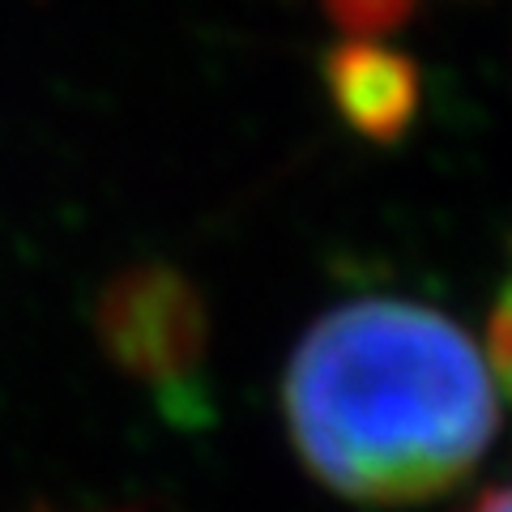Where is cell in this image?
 Returning a JSON list of instances; mask_svg holds the SVG:
<instances>
[{"mask_svg": "<svg viewBox=\"0 0 512 512\" xmlns=\"http://www.w3.org/2000/svg\"><path fill=\"white\" fill-rule=\"evenodd\" d=\"M282 410L316 483L376 508L453 491L500 427L483 350L457 320L406 299L320 316L286 363Z\"/></svg>", "mask_w": 512, "mask_h": 512, "instance_id": "1", "label": "cell"}, {"mask_svg": "<svg viewBox=\"0 0 512 512\" xmlns=\"http://www.w3.org/2000/svg\"><path fill=\"white\" fill-rule=\"evenodd\" d=\"M99 346L124 376L163 397L192 389L210 350V312L201 291L171 265H133L99 295Z\"/></svg>", "mask_w": 512, "mask_h": 512, "instance_id": "2", "label": "cell"}, {"mask_svg": "<svg viewBox=\"0 0 512 512\" xmlns=\"http://www.w3.org/2000/svg\"><path fill=\"white\" fill-rule=\"evenodd\" d=\"M325 86L350 133L380 146L410 133L423 99L414 60L380 39H342L329 47Z\"/></svg>", "mask_w": 512, "mask_h": 512, "instance_id": "3", "label": "cell"}, {"mask_svg": "<svg viewBox=\"0 0 512 512\" xmlns=\"http://www.w3.org/2000/svg\"><path fill=\"white\" fill-rule=\"evenodd\" d=\"M419 0H325L329 18L338 22L350 39H376L384 30L402 26Z\"/></svg>", "mask_w": 512, "mask_h": 512, "instance_id": "4", "label": "cell"}, {"mask_svg": "<svg viewBox=\"0 0 512 512\" xmlns=\"http://www.w3.org/2000/svg\"><path fill=\"white\" fill-rule=\"evenodd\" d=\"M487 372L500 389L512 397V274L504 278L500 295L491 303V316H487Z\"/></svg>", "mask_w": 512, "mask_h": 512, "instance_id": "5", "label": "cell"}, {"mask_svg": "<svg viewBox=\"0 0 512 512\" xmlns=\"http://www.w3.org/2000/svg\"><path fill=\"white\" fill-rule=\"evenodd\" d=\"M470 512H512V487H495V491H487Z\"/></svg>", "mask_w": 512, "mask_h": 512, "instance_id": "6", "label": "cell"}]
</instances>
